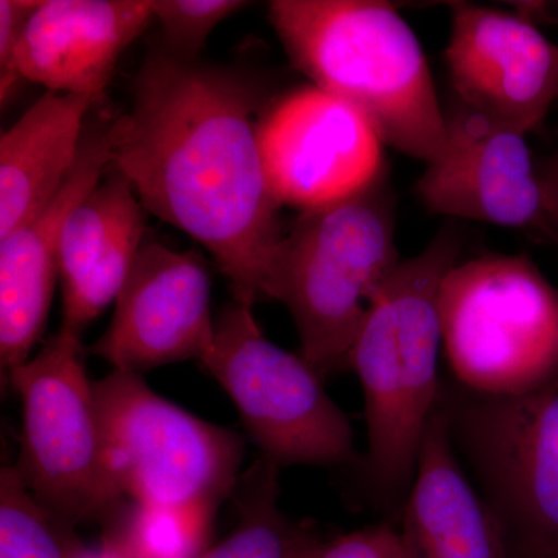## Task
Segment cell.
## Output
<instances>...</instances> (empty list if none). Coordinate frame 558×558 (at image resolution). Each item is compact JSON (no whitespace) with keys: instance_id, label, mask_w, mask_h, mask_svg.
Returning a JSON list of instances; mask_svg holds the SVG:
<instances>
[{"instance_id":"18","label":"cell","mask_w":558,"mask_h":558,"mask_svg":"<svg viewBox=\"0 0 558 558\" xmlns=\"http://www.w3.org/2000/svg\"><path fill=\"white\" fill-rule=\"evenodd\" d=\"M98 98L47 90L0 137V240L35 218L64 185Z\"/></svg>"},{"instance_id":"6","label":"cell","mask_w":558,"mask_h":558,"mask_svg":"<svg viewBox=\"0 0 558 558\" xmlns=\"http://www.w3.org/2000/svg\"><path fill=\"white\" fill-rule=\"evenodd\" d=\"M454 449L512 558H558V374L513 396L440 389Z\"/></svg>"},{"instance_id":"22","label":"cell","mask_w":558,"mask_h":558,"mask_svg":"<svg viewBox=\"0 0 558 558\" xmlns=\"http://www.w3.org/2000/svg\"><path fill=\"white\" fill-rule=\"evenodd\" d=\"M247 5L241 0H153V14L163 32L165 49L197 60L220 22Z\"/></svg>"},{"instance_id":"4","label":"cell","mask_w":558,"mask_h":558,"mask_svg":"<svg viewBox=\"0 0 558 558\" xmlns=\"http://www.w3.org/2000/svg\"><path fill=\"white\" fill-rule=\"evenodd\" d=\"M400 260L388 168L347 199L301 211L284 231L267 299L288 307L301 357L323 379L349 368L371 301Z\"/></svg>"},{"instance_id":"24","label":"cell","mask_w":558,"mask_h":558,"mask_svg":"<svg viewBox=\"0 0 558 558\" xmlns=\"http://www.w3.org/2000/svg\"><path fill=\"white\" fill-rule=\"evenodd\" d=\"M43 0H0V98L9 101L20 80L14 73V58L25 28Z\"/></svg>"},{"instance_id":"21","label":"cell","mask_w":558,"mask_h":558,"mask_svg":"<svg viewBox=\"0 0 558 558\" xmlns=\"http://www.w3.org/2000/svg\"><path fill=\"white\" fill-rule=\"evenodd\" d=\"M64 520L44 508L14 465L0 472V558H81Z\"/></svg>"},{"instance_id":"17","label":"cell","mask_w":558,"mask_h":558,"mask_svg":"<svg viewBox=\"0 0 558 558\" xmlns=\"http://www.w3.org/2000/svg\"><path fill=\"white\" fill-rule=\"evenodd\" d=\"M400 531L416 558H512L501 524L462 470L440 402L422 438Z\"/></svg>"},{"instance_id":"20","label":"cell","mask_w":558,"mask_h":558,"mask_svg":"<svg viewBox=\"0 0 558 558\" xmlns=\"http://www.w3.org/2000/svg\"><path fill=\"white\" fill-rule=\"evenodd\" d=\"M213 515L128 501L108 524V548L121 558H197L205 553Z\"/></svg>"},{"instance_id":"19","label":"cell","mask_w":558,"mask_h":558,"mask_svg":"<svg viewBox=\"0 0 558 558\" xmlns=\"http://www.w3.org/2000/svg\"><path fill=\"white\" fill-rule=\"evenodd\" d=\"M245 481L236 529L197 558H300L317 537L278 508L277 465L260 458Z\"/></svg>"},{"instance_id":"1","label":"cell","mask_w":558,"mask_h":558,"mask_svg":"<svg viewBox=\"0 0 558 558\" xmlns=\"http://www.w3.org/2000/svg\"><path fill=\"white\" fill-rule=\"evenodd\" d=\"M267 101L242 70L150 51L128 116L113 120L110 168L150 215L185 231L215 258L233 301L267 299L284 236L281 205L260 157Z\"/></svg>"},{"instance_id":"12","label":"cell","mask_w":558,"mask_h":558,"mask_svg":"<svg viewBox=\"0 0 558 558\" xmlns=\"http://www.w3.org/2000/svg\"><path fill=\"white\" fill-rule=\"evenodd\" d=\"M209 299L211 282L199 253L143 244L108 329L87 354L138 374L183 360L202 362L216 337Z\"/></svg>"},{"instance_id":"7","label":"cell","mask_w":558,"mask_h":558,"mask_svg":"<svg viewBox=\"0 0 558 558\" xmlns=\"http://www.w3.org/2000/svg\"><path fill=\"white\" fill-rule=\"evenodd\" d=\"M81 336L61 328L5 379L22 403L17 472L40 505L70 526L109 524L123 508L102 444Z\"/></svg>"},{"instance_id":"3","label":"cell","mask_w":558,"mask_h":558,"mask_svg":"<svg viewBox=\"0 0 558 558\" xmlns=\"http://www.w3.org/2000/svg\"><path fill=\"white\" fill-rule=\"evenodd\" d=\"M453 223L400 260L371 301L349 357L365 398L368 450L363 475L380 501L407 498L422 438L440 398V288L459 260Z\"/></svg>"},{"instance_id":"5","label":"cell","mask_w":558,"mask_h":558,"mask_svg":"<svg viewBox=\"0 0 558 558\" xmlns=\"http://www.w3.org/2000/svg\"><path fill=\"white\" fill-rule=\"evenodd\" d=\"M442 347L459 387L513 396L558 374V289L524 253L458 263L440 288Z\"/></svg>"},{"instance_id":"15","label":"cell","mask_w":558,"mask_h":558,"mask_svg":"<svg viewBox=\"0 0 558 558\" xmlns=\"http://www.w3.org/2000/svg\"><path fill=\"white\" fill-rule=\"evenodd\" d=\"M153 21V0H44L14 58L16 78L100 100L121 54Z\"/></svg>"},{"instance_id":"2","label":"cell","mask_w":558,"mask_h":558,"mask_svg":"<svg viewBox=\"0 0 558 558\" xmlns=\"http://www.w3.org/2000/svg\"><path fill=\"white\" fill-rule=\"evenodd\" d=\"M271 27L312 86L362 113L384 146L432 161L446 112L421 40L381 0H274Z\"/></svg>"},{"instance_id":"13","label":"cell","mask_w":558,"mask_h":558,"mask_svg":"<svg viewBox=\"0 0 558 558\" xmlns=\"http://www.w3.org/2000/svg\"><path fill=\"white\" fill-rule=\"evenodd\" d=\"M444 51L454 98L527 135L558 98V47L519 13L450 3Z\"/></svg>"},{"instance_id":"10","label":"cell","mask_w":558,"mask_h":558,"mask_svg":"<svg viewBox=\"0 0 558 558\" xmlns=\"http://www.w3.org/2000/svg\"><path fill=\"white\" fill-rule=\"evenodd\" d=\"M258 138L275 197L300 213L347 199L388 168L368 120L312 84L267 105Z\"/></svg>"},{"instance_id":"9","label":"cell","mask_w":558,"mask_h":558,"mask_svg":"<svg viewBox=\"0 0 558 558\" xmlns=\"http://www.w3.org/2000/svg\"><path fill=\"white\" fill-rule=\"evenodd\" d=\"M205 369L233 400L266 461L341 465L357 459L354 429L325 379L301 355L271 343L253 307L233 301L216 322Z\"/></svg>"},{"instance_id":"25","label":"cell","mask_w":558,"mask_h":558,"mask_svg":"<svg viewBox=\"0 0 558 558\" xmlns=\"http://www.w3.org/2000/svg\"><path fill=\"white\" fill-rule=\"evenodd\" d=\"M538 175L550 240L558 242V154L538 161Z\"/></svg>"},{"instance_id":"23","label":"cell","mask_w":558,"mask_h":558,"mask_svg":"<svg viewBox=\"0 0 558 558\" xmlns=\"http://www.w3.org/2000/svg\"><path fill=\"white\" fill-rule=\"evenodd\" d=\"M300 558H416L400 529L388 523L349 532L304 550Z\"/></svg>"},{"instance_id":"11","label":"cell","mask_w":558,"mask_h":558,"mask_svg":"<svg viewBox=\"0 0 558 558\" xmlns=\"http://www.w3.org/2000/svg\"><path fill=\"white\" fill-rule=\"evenodd\" d=\"M446 142L414 193L428 211L548 234L538 161L526 135L457 98L444 109Z\"/></svg>"},{"instance_id":"8","label":"cell","mask_w":558,"mask_h":558,"mask_svg":"<svg viewBox=\"0 0 558 558\" xmlns=\"http://www.w3.org/2000/svg\"><path fill=\"white\" fill-rule=\"evenodd\" d=\"M94 391L106 461L121 495L215 513L236 484L241 436L161 398L138 373L113 369L94 381Z\"/></svg>"},{"instance_id":"16","label":"cell","mask_w":558,"mask_h":558,"mask_svg":"<svg viewBox=\"0 0 558 558\" xmlns=\"http://www.w3.org/2000/svg\"><path fill=\"white\" fill-rule=\"evenodd\" d=\"M145 231L146 209L116 170L72 209L60 248L61 328L81 336L117 300Z\"/></svg>"},{"instance_id":"26","label":"cell","mask_w":558,"mask_h":558,"mask_svg":"<svg viewBox=\"0 0 558 558\" xmlns=\"http://www.w3.org/2000/svg\"><path fill=\"white\" fill-rule=\"evenodd\" d=\"M81 558H121L119 554L113 553L112 549L105 550V553L101 554V556H92V554L83 553V556Z\"/></svg>"},{"instance_id":"14","label":"cell","mask_w":558,"mask_h":558,"mask_svg":"<svg viewBox=\"0 0 558 558\" xmlns=\"http://www.w3.org/2000/svg\"><path fill=\"white\" fill-rule=\"evenodd\" d=\"M112 123L92 126L64 185L35 218L0 240V362L3 379L31 360L60 279L62 231L72 209L110 168Z\"/></svg>"}]
</instances>
